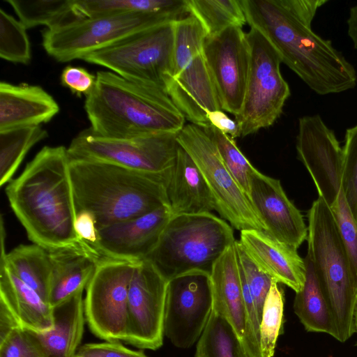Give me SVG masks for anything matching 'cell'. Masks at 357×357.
I'll use <instances>...</instances> for the list:
<instances>
[{
	"instance_id": "obj_40",
	"label": "cell",
	"mask_w": 357,
	"mask_h": 357,
	"mask_svg": "<svg viewBox=\"0 0 357 357\" xmlns=\"http://www.w3.org/2000/svg\"><path fill=\"white\" fill-rule=\"evenodd\" d=\"M0 357H45L29 332L17 327L0 338Z\"/></svg>"
},
{
	"instance_id": "obj_42",
	"label": "cell",
	"mask_w": 357,
	"mask_h": 357,
	"mask_svg": "<svg viewBox=\"0 0 357 357\" xmlns=\"http://www.w3.org/2000/svg\"><path fill=\"white\" fill-rule=\"evenodd\" d=\"M75 357H147L141 351H134L119 342L87 343L79 347Z\"/></svg>"
},
{
	"instance_id": "obj_4",
	"label": "cell",
	"mask_w": 357,
	"mask_h": 357,
	"mask_svg": "<svg viewBox=\"0 0 357 357\" xmlns=\"http://www.w3.org/2000/svg\"><path fill=\"white\" fill-rule=\"evenodd\" d=\"M84 110L96 134L127 138L154 132L178 134L185 117L166 91L129 81L111 71H98Z\"/></svg>"
},
{
	"instance_id": "obj_23",
	"label": "cell",
	"mask_w": 357,
	"mask_h": 357,
	"mask_svg": "<svg viewBox=\"0 0 357 357\" xmlns=\"http://www.w3.org/2000/svg\"><path fill=\"white\" fill-rule=\"evenodd\" d=\"M0 306L18 326L27 331L43 333L54 326L53 308L31 287L7 267L0 257Z\"/></svg>"
},
{
	"instance_id": "obj_30",
	"label": "cell",
	"mask_w": 357,
	"mask_h": 357,
	"mask_svg": "<svg viewBox=\"0 0 357 357\" xmlns=\"http://www.w3.org/2000/svg\"><path fill=\"white\" fill-rule=\"evenodd\" d=\"M27 28L46 26L53 29L79 18L75 9V0H6Z\"/></svg>"
},
{
	"instance_id": "obj_32",
	"label": "cell",
	"mask_w": 357,
	"mask_h": 357,
	"mask_svg": "<svg viewBox=\"0 0 357 357\" xmlns=\"http://www.w3.org/2000/svg\"><path fill=\"white\" fill-rule=\"evenodd\" d=\"M190 14L201 24L206 36L236 26L243 27L246 18L240 0H187Z\"/></svg>"
},
{
	"instance_id": "obj_20",
	"label": "cell",
	"mask_w": 357,
	"mask_h": 357,
	"mask_svg": "<svg viewBox=\"0 0 357 357\" xmlns=\"http://www.w3.org/2000/svg\"><path fill=\"white\" fill-rule=\"evenodd\" d=\"M238 241L256 265L277 282L296 293L303 289L306 266L296 249L257 229L241 231Z\"/></svg>"
},
{
	"instance_id": "obj_15",
	"label": "cell",
	"mask_w": 357,
	"mask_h": 357,
	"mask_svg": "<svg viewBox=\"0 0 357 357\" xmlns=\"http://www.w3.org/2000/svg\"><path fill=\"white\" fill-rule=\"evenodd\" d=\"M204 54L222 110L237 116L243 103L250 50L241 27L231 26L204 42Z\"/></svg>"
},
{
	"instance_id": "obj_3",
	"label": "cell",
	"mask_w": 357,
	"mask_h": 357,
	"mask_svg": "<svg viewBox=\"0 0 357 357\" xmlns=\"http://www.w3.org/2000/svg\"><path fill=\"white\" fill-rule=\"evenodd\" d=\"M69 169L77 211L91 212L98 230L169 206L172 169L150 174L86 159H70Z\"/></svg>"
},
{
	"instance_id": "obj_45",
	"label": "cell",
	"mask_w": 357,
	"mask_h": 357,
	"mask_svg": "<svg viewBox=\"0 0 357 357\" xmlns=\"http://www.w3.org/2000/svg\"><path fill=\"white\" fill-rule=\"evenodd\" d=\"M347 33L354 47L357 50V5L351 7L347 19Z\"/></svg>"
},
{
	"instance_id": "obj_39",
	"label": "cell",
	"mask_w": 357,
	"mask_h": 357,
	"mask_svg": "<svg viewBox=\"0 0 357 357\" xmlns=\"http://www.w3.org/2000/svg\"><path fill=\"white\" fill-rule=\"evenodd\" d=\"M236 247L244 278L261 317L264 304L274 280L256 265L238 241H236Z\"/></svg>"
},
{
	"instance_id": "obj_2",
	"label": "cell",
	"mask_w": 357,
	"mask_h": 357,
	"mask_svg": "<svg viewBox=\"0 0 357 357\" xmlns=\"http://www.w3.org/2000/svg\"><path fill=\"white\" fill-rule=\"evenodd\" d=\"M63 146H44L5 190L10 206L33 243L48 251L82 248L102 257L78 237L77 208Z\"/></svg>"
},
{
	"instance_id": "obj_43",
	"label": "cell",
	"mask_w": 357,
	"mask_h": 357,
	"mask_svg": "<svg viewBox=\"0 0 357 357\" xmlns=\"http://www.w3.org/2000/svg\"><path fill=\"white\" fill-rule=\"evenodd\" d=\"M75 229L79 239L102 256L99 251V231L96 220L91 212L86 210L77 211Z\"/></svg>"
},
{
	"instance_id": "obj_22",
	"label": "cell",
	"mask_w": 357,
	"mask_h": 357,
	"mask_svg": "<svg viewBox=\"0 0 357 357\" xmlns=\"http://www.w3.org/2000/svg\"><path fill=\"white\" fill-rule=\"evenodd\" d=\"M210 277L213 311L231 325L242 342L246 317L236 241L215 262Z\"/></svg>"
},
{
	"instance_id": "obj_12",
	"label": "cell",
	"mask_w": 357,
	"mask_h": 357,
	"mask_svg": "<svg viewBox=\"0 0 357 357\" xmlns=\"http://www.w3.org/2000/svg\"><path fill=\"white\" fill-rule=\"evenodd\" d=\"M176 139L202 172L213 197L215 211L239 231H265L248 197L223 163L211 135L203 128L189 123L177 134Z\"/></svg>"
},
{
	"instance_id": "obj_8",
	"label": "cell",
	"mask_w": 357,
	"mask_h": 357,
	"mask_svg": "<svg viewBox=\"0 0 357 357\" xmlns=\"http://www.w3.org/2000/svg\"><path fill=\"white\" fill-rule=\"evenodd\" d=\"M174 22L139 31L82 60L105 67L129 81L166 91L172 72Z\"/></svg>"
},
{
	"instance_id": "obj_11",
	"label": "cell",
	"mask_w": 357,
	"mask_h": 357,
	"mask_svg": "<svg viewBox=\"0 0 357 357\" xmlns=\"http://www.w3.org/2000/svg\"><path fill=\"white\" fill-rule=\"evenodd\" d=\"M176 21L157 15L128 13L82 17L53 29H45L42 44L59 62L82 59L139 31Z\"/></svg>"
},
{
	"instance_id": "obj_18",
	"label": "cell",
	"mask_w": 357,
	"mask_h": 357,
	"mask_svg": "<svg viewBox=\"0 0 357 357\" xmlns=\"http://www.w3.org/2000/svg\"><path fill=\"white\" fill-rule=\"evenodd\" d=\"M249 199L268 235L296 250L307 239L303 217L278 179L255 168L250 176Z\"/></svg>"
},
{
	"instance_id": "obj_44",
	"label": "cell",
	"mask_w": 357,
	"mask_h": 357,
	"mask_svg": "<svg viewBox=\"0 0 357 357\" xmlns=\"http://www.w3.org/2000/svg\"><path fill=\"white\" fill-rule=\"evenodd\" d=\"M209 124L223 133L235 139L241 137V128L238 123L230 119L222 109L210 112L207 114Z\"/></svg>"
},
{
	"instance_id": "obj_21",
	"label": "cell",
	"mask_w": 357,
	"mask_h": 357,
	"mask_svg": "<svg viewBox=\"0 0 357 357\" xmlns=\"http://www.w3.org/2000/svg\"><path fill=\"white\" fill-rule=\"evenodd\" d=\"M59 109L40 86L0 82V131L47 123Z\"/></svg>"
},
{
	"instance_id": "obj_10",
	"label": "cell",
	"mask_w": 357,
	"mask_h": 357,
	"mask_svg": "<svg viewBox=\"0 0 357 357\" xmlns=\"http://www.w3.org/2000/svg\"><path fill=\"white\" fill-rule=\"evenodd\" d=\"M176 136L154 132L112 138L99 135L89 127L77 134L67 149L70 159L98 160L142 173L164 174L170 172L176 158Z\"/></svg>"
},
{
	"instance_id": "obj_13",
	"label": "cell",
	"mask_w": 357,
	"mask_h": 357,
	"mask_svg": "<svg viewBox=\"0 0 357 357\" xmlns=\"http://www.w3.org/2000/svg\"><path fill=\"white\" fill-rule=\"evenodd\" d=\"M137 264L107 257L97 263L84 299L86 321L97 337L125 341L128 290Z\"/></svg>"
},
{
	"instance_id": "obj_14",
	"label": "cell",
	"mask_w": 357,
	"mask_h": 357,
	"mask_svg": "<svg viewBox=\"0 0 357 357\" xmlns=\"http://www.w3.org/2000/svg\"><path fill=\"white\" fill-rule=\"evenodd\" d=\"M213 310L210 274L191 271L167 281L164 335L176 347L192 346L202 334Z\"/></svg>"
},
{
	"instance_id": "obj_6",
	"label": "cell",
	"mask_w": 357,
	"mask_h": 357,
	"mask_svg": "<svg viewBox=\"0 0 357 357\" xmlns=\"http://www.w3.org/2000/svg\"><path fill=\"white\" fill-rule=\"evenodd\" d=\"M236 241L232 227L211 213L175 215L146 260L167 280L191 271L211 274Z\"/></svg>"
},
{
	"instance_id": "obj_17",
	"label": "cell",
	"mask_w": 357,
	"mask_h": 357,
	"mask_svg": "<svg viewBox=\"0 0 357 357\" xmlns=\"http://www.w3.org/2000/svg\"><path fill=\"white\" fill-rule=\"evenodd\" d=\"M296 150L321 197L331 208L342 187L343 149L334 133L318 115L298 120Z\"/></svg>"
},
{
	"instance_id": "obj_28",
	"label": "cell",
	"mask_w": 357,
	"mask_h": 357,
	"mask_svg": "<svg viewBox=\"0 0 357 357\" xmlns=\"http://www.w3.org/2000/svg\"><path fill=\"white\" fill-rule=\"evenodd\" d=\"M305 281L303 289L296 293L294 312L308 332L324 333L335 337V327L331 309L315 271L307 254Z\"/></svg>"
},
{
	"instance_id": "obj_19",
	"label": "cell",
	"mask_w": 357,
	"mask_h": 357,
	"mask_svg": "<svg viewBox=\"0 0 357 357\" xmlns=\"http://www.w3.org/2000/svg\"><path fill=\"white\" fill-rule=\"evenodd\" d=\"M172 215L170 207L165 206L100 229V253L102 257L133 263L146 260Z\"/></svg>"
},
{
	"instance_id": "obj_26",
	"label": "cell",
	"mask_w": 357,
	"mask_h": 357,
	"mask_svg": "<svg viewBox=\"0 0 357 357\" xmlns=\"http://www.w3.org/2000/svg\"><path fill=\"white\" fill-rule=\"evenodd\" d=\"M49 252L52 274L48 303L53 308L83 292L100 259L76 248H62Z\"/></svg>"
},
{
	"instance_id": "obj_41",
	"label": "cell",
	"mask_w": 357,
	"mask_h": 357,
	"mask_svg": "<svg viewBox=\"0 0 357 357\" xmlns=\"http://www.w3.org/2000/svg\"><path fill=\"white\" fill-rule=\"evenodd\" d=\"M60 80L73 94L79 97L87 96L96 86V75L80 66H67L62 70Z\"/></svg>"
},
{
	"instance_id": "obj_35",
	"label": "cell",
	"mask_w": 357,
	"mask_h": 357,
	"mask_svg": "<svg viewBox=\"0 0 357 357\" xmlns=\"http://www.w3.org/2000/svg\"><path fill=\"white\" fill-rule=\"evenodd\" d=\"M27 28L0 9V57L10 62L28 64L31 58Z\"/></svg>"
},
{
	"instance_id": "obj_31",
	"label": "cell",
	"mask_w": 357,
	"mask_h": 357,
	"mask_svg": "<svg viewBox=\"0 0 357 357\" xmlns=\"http://www.w3.org/2000/svg\"><path fill=\"white\" fill-rule=\"evenodd\" d=\"M47 137L40 126L0 131V185L10 182L29 151Z\"/></svg>"
},
{
	"instance_id": "obj_1",
	"label": "cell",
	"mask_w": 357,
	"mask_h": 357,
	"mask_svg": "<svg viewBox=\"0 0 357 357\" xmlns=\"http://www.w3.org/2000/svg\"><path fill=\"white\" fill-rule=\"evenodd\" d=\"M328 0H240L247 23L258 30L282 63L319 95L341 93L357 84L354 67L312 28Z\"/></svg>"
},
{
	"instance_id": "obj_25",
	"label": "cell",
	"mask_w": 357,
	"mask_h": 357,
	"mask_svg": "<svg viewBox=\"0 0 357 357\" xmlns=\"http://www.w3.org/2000/svg\"><path fill=\"white\" fill-rule=\"evenodd\" d=\"M82 293L53 307L51 330L43 333L28 331L45 357H75L86 320Z\"/></svg>"
},
{
	"instance_id": "obj_7",
	"label": "cell",
	"mask_w": 357,
	"mask_h": 357,
	"mask_svg": "<svg viewBox=\"0 0 357 357\" xmlns=\"http://www.w3.org/2000/svg\"><path fill=\"white\" fill-rule=\"evenodd\" d=\"M206 33L191 14L174 22L172 72L166 91L191 123L209 125L207 114L222 109L204 54Z\"/></svg>"
},
{
	"instance_id": "obj_29",
	"label": "cell",
	"mask_w": 357,
	"mask_h": 357,
	"mask_svg": "<svg viewBox=\"0 0 357 357\" xmlns=\"http://www.w3.org/2000/svg\"><path fill=\"white\" fill-rule=\"evenodd\" d=\"M75 9L81 17L140 13L178 20L190 14L187 0H75Z\"/></svg>"
},
{
	"instance_id": "obj_27",
	"label": "cell",
	"mask_w": 357,
	"mask_h": 357,
	"mask_svg": "<svg viewBox=\"0 0 357 357\" xmlns=\"http://www.w3.org/2000/svg\"><path fill=\"white\" fill-rule=\"evenodd\" d=\"M5 231L1 225V257L9 270L34 289L47 303L52 274L50 252L36 243L20 245L6 253Z\"/></svg>"
},
{
	"instance_id": "obj_5",
	"label": "cell",
	"mask_w": 357,
	"mask_h": 357,
	"mask_svg": "<svg viewBox=\"0 0 357 357\" xmlns=\"http://www.w3.org/2000/svg\"><path fill=\"white\" fill-rule=\"evenodd\" d=\"M307 255L327 298L337 340L355 333L357 288L332 211L319 197L308 212Z\"/></svg>"
},
{
	"instance_id": "obj_24",
	"label": "cell",
	"mask_w": 357,
	"mask_h": 357,
	"mask_svg": "<svg viewBox=\"0 0 357 357\" xmlns=\"http://www.w3.org/2000/svg\"><path fill=\"white\" fill-rule=\"evenodd\" d=\"M167 197L173 215L215 210L213 197L202 172L180 145L169 175Z\"/></svg>"
},
{
	"instance_id": "obj_38",
	"label": "cell",
	"mask_w": 357,
	"mask_h": 357,
	"mask_svg": "<svg viewBox=\"0 0 357 357\" xmlns=\"http://www.w3.org/2000/svg\"><path fill=\"white\" fill-rule=\"evenodd\" d=\"M343 149L342 191L357 223V125L347 130Z\"/></svg>"
},
{
	"instance_id": "obj_34",
	"label": "cell",
	"mask_w": 357,
	"mask_h": 357,
	"mask_svg": "<svg viewBox=\"0 0 357 357\" xmlns=\"http://www.w3.org/2000/svg\"><path fill=\"white\" fill-rule=\"evenodd\" d=\"M273 281L265 300L260 322L261 357H273L283 320L284 294Z\"/></svg>"
},
{
	"instance_id": "obj_33",
	"label": "cell",
	"mask_w": 357,
	"mask_h": 357,
	"mask_svg": "<svg viewBox=\"0 0 357 357\" xmlns=\"http://www.w3.org/2000/svg\"><path fill=\"white\" fill-rule=\"evenodd\" d=\"M195 357H247L231 325L213 310L197 344Z\"/></svg>"
},
{
	"instance_id": "obj_46",
	"label": "cell",
	"mask_w": 357,
	"mask_h": 357,
	"mask_svg": "<svg viewBox=\"0 0 357 357\" xmlns=\"http://www.w3.org/2000/svg\"><path fill=\"white\" fill-rule=\"evenodd\" d=\"M354 324H355V333H357V307H356V314H355Z\"/></svg>"
},
{
	"instance_id": "obj_16",
	"label": "cell",
	"mask_w": 357,
	"mask_h": 357,
	"mask_svg": "<svg viewBox=\"0 0 357 357\" xmlns=\"http://www.w3.org/2000/svg\"><path fill=\"white\" fill-rule=\"evenodd\" d=\"M167 281L149 261L138 263L128 290L125 343L151 350L162 345Z\"/></svg>"
},
{
	"instance_id": "obj_9",
	"label": "cell",
	"mask_w": 357,
	"mask_h": 357,
	"mask_svg": "<svg viewBox=\"0 0 357 357\" xmlns=\"http://www.w3.org/2000/svg\"><path fill=\"white\" fill-rule=\"evenodd\" d=\"M250 61L243 103L235 121L241 137L272 126L282 113L291 92L280 71L282 60L269 41L256 29L246 33Z\"/></svg>"
},
{
	"instance_id": "obj_37",
	"label": "cell",
	"mask_w": 357,
	"mask_h": 357,
	"mask_svg": "<svg viewBox=\"0 0 357 357\" xmlns=\"http://www.w3.org/2000/svg\"><path fill=\"white\" fill-rule=\"evenodd\" d=\"M344 245L351 274L357 288V223L342 190L337 199L331 207Z\"/></svg>"
},
{
	"instance_id": "obj_36",
	"label": "cell",
	"mask_w": 357,
	"mask_h": 357,
	"mask_svg": "<svg viewBox=\"0 0 357 357\" xmlns=\"http://www.w3.org/2000/svg\"><path fill=\"white\" fill-rule=\"evenodd\" d=\"M203 128L212 137L223 163L249 198L250 176L255 167L239 150L234 139L210 124Z\"/></svg>"
}]
</instances>
